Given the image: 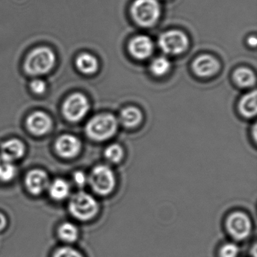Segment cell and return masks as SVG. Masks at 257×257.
<instances>
[{"label":"cell","mask_w":257,"mask_h":257,"mask_svg":"<svg viewBox=\"0 0 257 257\" xmlns=\"http://www.w3.org/2000/svg\"><path fill=\"white\" fill-rule=\"evenodd\" d=\"M117 118L112 114H100L93 117L85 127L87 136L95 141H105L112 138L118 130Z\"/></svg>","instance_id":"obj_1"},{"label":"cell","mask_w":257,"mask_h":257,"mask_svg":"<svg viewBox=\"0 0 257 257\" xmlns=\"http://www.w3.org/2000/svg\"><path fill=\"white\" fill-rule=\"evenodd\" d=\"M56 62L55 53L47 47H40L33 50L27 57L25 70L31 76H42L52 70Z\"/></svg>","instance_id":"obj_2"},{"label":"cell","mask_w":257,"mask_h":257,"mask_svg":"<svg viewBox=\"0 0 257 257\" xmlns=\"http://www.w3.org/2000/svg\"><path fill=\"white\" fill-rule=\"evenodd\" d=\"M134 20L140 26H153L159 21L161 7L158 0H135L131 9Z\"/></svg>","instance_id":"obj_3"},{"label":"cell","mask_w":257,"mask_h":257,"mask_svg":"<svg viewBox=\"0 0 257 257\" xmlns=\"http://www.w3.org/2000/svg\"><path fill=\"white\" fill-rule=\"evenodd\" d=\"M70 213L79 220L87 221L98 213L99 205L95 198L86 192L75 194L70 201Z\"/></svg>","instance_id":"obj_4"},{"label":"cell","mask_w":257,"mask_h":257,"mask_svg":"<svg viewBox=\"0 0 257 257\" xmlns=\"http://www.w3.org/2000/svg\"><path fill=\"white\" fill-rule=\"evenodd\" d=\"M88 181L94 192L100 195H107L115 189L116 179L113 171L106 165H97L91 171Z\"/></svg>","instance_id":"obj_5"},{"label":"cell","mask_w":257,"mask_h":257,"mask_svg":"<svg viewBox=\"0 0 257 257\" xmlns=\"http://www.w3.org/2000/svg\"><path fill=\"white\" fill-rule=\"evenodd\" d=\"M225 227L231 237L237 240H243L250 234L252 222L246 213L235 211L227 217Z\"/></svg>","instance_id":"obj_6"},{"label":"cell","mask_w":257,"mask_h":257,"mask_svg":"<svg viewBox=\"0 0 257 257\" xmlns=\"http://www.w3.org/2000/svg\"><path fill=\"white\" fill-rule=\"evenodd\" d=\"M159 46L168 55H178L187 49L189 39L182 31H167L159 37Z\"/></svg>","instance_id":"obj_7"},{"label":"cell","mask_w":257,"mask_h":257,"mask_svg":"<svg viewBox=\"0 0 257 257\" xmlns=\"http://www.w3.org/2000/svg\"><path fill=\"white\" fill-rule=\"evenodd\" d=\"M89 110L88 99L80 93H76L67 97L63 105V113L70 121H79Z\"/></svg>","instance_id":"obj_8"},{"label":"cell","mask_w":257,"mask_h":257,"mask_svg":"<svg viewBox=\"0 0 257 257\" xmlns=\"http://www.w3.org/2000/svg\"><path fill=\"white\" fill-rule=\"evenodd\" d=\"M129 52L134 58L144 60L151 56L154 45L150 37L141 35L134 37L129 43Z\"/></svg>","instance_id":"obj_9"},{"label":"cell","mask_w":257,"mask_h":257,"mask_svg":"<svg viewBox=\"0 0 257 257\" xmlns=\"http://www.w3.org/2000/svg\"><path fill=\"white\" fill-rule=\"evenodd\" d=\"M219 63L211 55H202L198 56L192 63V69L195 74L200 77H210L219 70Z\"/></svg>","instance_id":"obj_10"},{"label":"cell","mask_w":257,"mask_h":257,"mask_svg":"<svg viewBox=\"0 0 257 257\" xmlns=\"http://www.w3.org/2000/svg\"><path fill=\"white\" fill-rule=\"evenodd\" d=\"M82 148L80 141L73 135H65L60 137L55 144V149L63 158H73L77 156Z\"/></svg>","instance_id":"obj_11"},{"label":"cell","mask_w":257,"mask_h":257,"mask_svg":"<svg viewBox=\"0 0 257 257\" xmlns=\"http://www.w3.org/2000/svg\"><path fill=\"white\" fill-rule=\"evenodd\" d=\"M27 189L33 195H40L49 186V177L44 171L36 169L30 171L25 180Z\"/></svg>","instance_id":"obj_12"},{"label":"cell","mask_w":257,"mask_h":257,"mask_svg":"<svg viewBox=\"0 0 257 257\" xmlns=\"http://www.w3.org/2000/svg\"><path fill=\"white\" fill-rule=\"evenodd\" d=\"M52 121L47 114L36 112L31 114L27 120L28 130L35 135H43L52 128Z\"/></svg>","instance_id":"obj_13"},{"label":"cell","mask_w":257,"mask_h":257,"mask_svg":"<svg viewBox=\"0 0 257 257\" xmlns=\"http://www.w3.org/2000/svg\"><path fill=\"white\" fill-rule=\"evenodd\" d=\"M25 147L22 141L12 139L6 141L0 147V156L5 160L13 162L25 154Z\"/></svg>","instance_id":"obj_14"},{"label":"cell","mask_w":257,"mask_h":257,"mask_svg":"<svg viewBox=\"0 0 257 257\" xmlns=\"http://www.w3.org/2000/svg\"><path fill=\"white\" fill-rule=\"evenodd\" d=\"M142 112L135 106L124 108L121 111L119 115L120 123L127 128L138 127L142 122Z\"/></svg>","instance_id":"obj_15"},{"label":"cell","mask_w":257,"mask_h":257,"mask_svg":"<svg viewBox=\"0 0 257 257\" xmlns=\"http://www.w3.org/2000/svg\"><path fill=\"white\" fill-rule=\"evenodd\" d=\"M256 91L247 93L243 95L238 103V109L241 115L246 118L255 116L257 112Z\"/></svg>","instance_id":"obj_16"},{"label":"cell","mask_w":257,"mask_h":257,"mask_svg":"<svg viewBox=\"0 0 257 257\" xmlns=\"http://www.w3.org/2000/svg\"><path fill=\"white\" fill-rule=\"evenodd\" d=\"M76 65L78 70L84 74H94L98 70V61L89 53H82L77 57Z\"/></svg>","instance_id":"obj_17"},{"label":"cell","mask_w":257,"mask_h":257,"mask_svg":"<svg viewBox=\"0 0 257 257\" xmlns=\"http://www.w3.org/2000/svg\"><path fill=\"white\" fill-rule=\"evenodd\" d=\"M233 79L238 86L249 88L255 82V76L252 70L245 67L237 69L233 74Z\"/></svg>","instance_id":"obj_18"},{"label":"cell","mask_w":257,"mask_h":257,"mask_svg":"<svg viewBox=\"0 0 257 257\" xmlns=\"http://www.w3.org/2000/svg\"><path fill=\"white\" fill-rule=\"evenodd\" d=\"M49 195L53 199L61 201L68 196L70 188L65 180L58 179L49 186Z\"/></svg>","instance_id":"obj_19"},{"label":"cell","mask_w":257,"mask_h":257,"mask_svg":"<svg viewBox=\"0 0 257 257\" xmlns=\"http://www.w3.org/2000/svg\"><path fill=\"white\" fill-rule=\"evenodd\" d=\"M150 70L156 76H165L171 69V62L165 57H158L150 64Z\"/></svg>","instance_id":"obj_20"},{"label":"cell","mask_w":257,"mask_h":257,"mask_svg":"<svg viewBox=\"0 0 257 257\" xmlns=\"http://www.w3.org/2000/svg\"><path fill=\"white\" fill-rule=\"evenodd\" d=\"M105 159L112 164H118L124 158V150L117 144H111L104 151Z\"/></svg>","instance_id":"obj_21"},{"label":"cell","mask_w":257,"mask_h":257,"mask_svg":"<svg viewBox=\"0 0 257 257\" xmlns=\"http://www.w3.org/2000/svg\"><path fill=\"white\" fill-rule=\"evenodd\" d=\"M58 234L64 241L73 242L77 239L78 229L71 222H65L60 226Z\"/></svg>","instance_id":"obj_22"},{"label":"cell","mask_w":257,"mask_h":257,"mask_svg":"<svg viewBox=\"0 0 257 257\" xmlns=\"http://www.w3.org/2000/svg\"><path fill=\"white\" fill-rule=\"evenodd\" d=\"M16 168L13 162L5 160L0 156V180L9 182L14 178Z\"/></svg>","instance_id":"obj_23"},{"label":"cell","mask_w":257,"mask_h":257,"mask_svg":"<svg viewBox=\"0 0 257 257\" xmlns=\"http://www.w3.org/2000/svg\"><path fill=\"white\" fill-rule=\"evenodd\" d=\"M239 248L235 243H227L219 249V257H237Z\"/></svg>","instance_id":"obj_24"},{"label":"cell","mask_w":257,"mask_h":257,"mask_svg":"<svg viewBox=\"0 0 257 257\" xmlns=\"http://www.w3.org/2000/svg\"><path fill=\"white\" fill-rule=\"evenodd\" d=\"M54 257H82V255L73 248L62 247L55 252Z\"/></svg>","instance_id":"obj_25"},{"label":"cell","mask_w":257,"mask_h":257,"mask_svg":"<svg viewBox=\"0 0 257 257\" xmlns=\"http://www.w3.org/2000/svg\"><path fill=\"white\" fill-rule=\"evenodd\" d=\"M31 88L36 94H43L46 91V84L42 79H34L31 82Z\"/></svg>","instance_id":"obj_26"},{"label":"cell","mask_w":257,"mask_h":257,"mask_svg":"<svg viewBox=\"0 0 257 257\" xmlns=\"http://www.w3.org/2000/svg\"><path fill=\"white\" fill-rule=\"evenodd\" d=\"M73 179H74L76 185L80 186V187H83L88 182V177L82 171H77V172L75 173L74 175H73Z\"/></svg>","instance_id":"obj_27"},{"label":"cell","mask_w":257,"mask_h":257,"mask_svg":"<svg viewBox=\"0 0 257 257\" xmlns=\"http://www.w3.org/2000/svg\"><path fill=\"white\" fill-rule=\"evenodd\" d=\"M7 224V221L5 216L3 213H0V231L5 228Z\"/></svg>","instance_id":"obj_28"},{"label":"cell","mask_w":257,"mask_h":257,"mask_svg":"<svg viewBox=\"0 0 257 257\" xmlns=\"http://www.w3.org/2000/svg\"><path fill=\"white\" fill-rule=\"evenodd\" d=\"M247 43L249 46H252V47H255L256 46V38L254 36L253 37H249L248 38Z\"/></svg>","instance_id":"obj_29"}]
</instances>
